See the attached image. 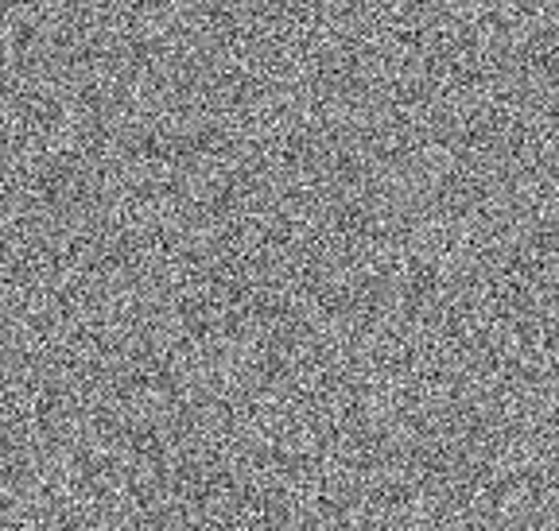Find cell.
I'll return each instance as SVG.
<instances>
[]
</instances>
